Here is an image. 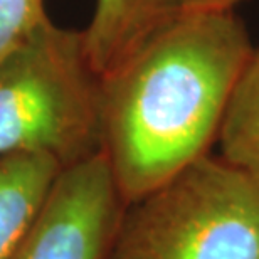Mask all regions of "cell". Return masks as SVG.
<instances>
[{
  "label": "cell",
  "instance_id": "obj_6",
  "mask_svg": "<svg viewBox=\"0 0 259 259\" xmlns=\"http://www.w3.org/2000/svg\"><path fill=\"white\" fill-rule=\"evenodd\" d=\"M61 170L58 160L44 153L0 157V259L17 249Z\"/></svg>",
  "mask_w": 259,
  "mask_h": 259
},
{
  "label": "cell",
  "instance_id": "obj_2",
  "mask_svg": "<svg viewBox=\"0 0 259 259\" xmlns=\"http://www.w3.org/2000/svg\"><path fill=\"white\" fill-rule=\"evenodd\" d=\"M101 152V81L84 34L48 19L0 61V157L44 153L67 168Z\"/></svg>",
  "mask_w": 259,
  "mask_h": 259
},
{
  "label": "cell",
  "instance_id": "obj_3",
  "mask_svg": "<svg viewBox=\"0 0 259 259\" xmlns=\"http://www.w3.org/2000/svg\"><path fill=\"white\" fill-rule=\"evenodd\" d=\"M106 259H259V177L197 160L125 207Z\"/></svg>",
  "mask_w": 259,
  "mask_h": 259
},
{
  "label": "cell",
  "instance_id": "obj_5",
  "mask_svg": "<svg viewBox=\"0 0 259 259\" xmlns=\"http://www.w3.org/2000/svg\"><path fill=\"white\" fill-rule=\"evenodd\" d=\"M180 10L179 0H95L82 29L93 71L105 76Z\"/></svg>",
  "mask_w": 259,
  "mask_h": 259
},
{
  "label": "cell",
  "instance_id": "obj_4",
  "mask_svg": "<svg viewBox=\"0 0 259 259\" xmlns=\"http://www.w3.org/2000/svg\"><path fill=\"white\" fill-rule=\"evenodd\" d=\"M125 207L98 152L61 170L10 259H106Z\"/></svg>",
  "mask_w": 259,
  "mask_h": 259
},
{
  "label": "cell",
  "instance_id": "obj_9",
  "mask_svg": "<svg viewBox=\"0 0 259 259\" xmlns=\"http://www.w3.org/2000/svg\"><path fill=\"white\" fill-rule=\"evenodd\" d=\"M244 0H179L180 9L189 12H226Z\"/></svg>",
  "mask_w": 259,
  "mask_h": 259
},
{
  "label": "cell",
  "instance_id": "obj_1",
  "mask_svg": "<svg viewBox=\"0 0 259 259\" xmlns=\"http://www.w3.org/2000/svg\"><path fill=\"white\" fill-rule=\"evenodd\" d=\"M252 49L234 10H180L100 77L101 152L125 205L209 155Z\"/></svg>",
  "mask_w": 259,
  "mask_h": 259
},
{
  "label": "cell",
  "instance_id": "obj_7",
  "mask_svg": "<svg viewBox=\"0 0 259 259\" xmlns=\"http://www.w3.org/2000/svg\"><path fill=\"white\" fill-rule=\"evenodd\" d=\"M217 143L219 157L259 177V49H252L239 72Z\"/></svg>",
  "mask_w": 259,
  "mask_h": 259
},
{
  "label": "cell",
  "instance_id": "obj_8",
  "mask_svg": "<svg viewBox=\"0 0 259 259\" xmlns=\"http://www.w3.org/2000/svg\"><path fill=\"white\" fill-rule=\"evenodd\" d=\"M48 19L44 0H0V61Z\"/></svg>",
  "mask_w": 259,
  "mask_h": 259
}]
</instances>
